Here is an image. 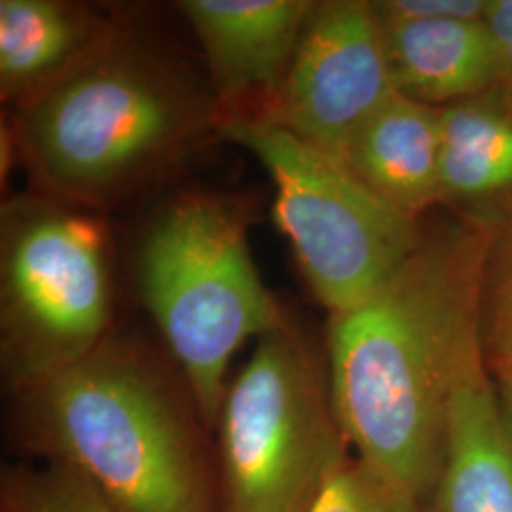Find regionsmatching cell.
Returning <instances> with one entry per match:
<instances>
[{"label":"cell","mask_w":512,"mask_h":512,"mask_svg":"<svg viewBox=\"0 0 512 512\" xmlns=\"http://www.w3.org/2000/svg\"><path fill=\"white\" fill-rule=\"evenodd\" d=\"M380 19L397 93L442 109L495 88L494 42L484 19L389 18L384 14Z\"/></svg>","instance_id":"12"},{"label":"cell","mask_w":512,"mask_h":512,"mask_svg":"<svg viewBox=\"0 0 512 512\" xmlns=\"http://www.w3.org/2000/svg\"><path fill=\"white\" fill-rule=\"evenodd\" d=\"M492 338L503 374L512 372V253L505 260L492 294Z\"/></svg>","instance_id":"19"},{"label":"cell","mask_w":512,"mask_h":512,"mask_svg":"<svg viewBox=\"0 0 512 512\" xmlns=\"http://www.w3.org/2000/svg\"><path fill=\"white\" fill-rule=\"evenodd\" d=\"M122 31L86 4L0 0V97L14 109L52 88Z\"/></svg>","instance_id":"10"},{"label":"cell","mask_w":512,"mask_h":512,"mask_svg":"<svg viewBox=\"0 0 512 512\" xmlns=\"http://www.w3.org/2000/svg\"><path fill=\"white\" fill-rule=\"evenodd\" d=\"M18 512H118L84 476L54 467L29 476L18 494Z\"/></svg>","instance_id":"16"},{"label":"cell","mask_w":512,"mask_h":512,"mask_svg":"<svg viewBox=\"0 0 512 512\" xmlns=\"http://www.w3.org/2000/svg\"><path fill=\"white\" fill-rule=\"evenodd\" d=\"M480 236L423 239L363 304L330 315L329 384L359 459L423 499L439 480L450 404L480 353Z\"/></svg>","instance_id":"1"},{"label":"cell","mask_w":512,"mask_h":512,"mask_svg":"<svg viewBox=\"0 0 512 512\" xmlns=\"http://www.w3.org/2000/svg\"><path fill=\"white\" fill-rule=\"evenodd\" d=\"M219 124L213 95L120 33L18 107L12 129L40 194L99 211L164 175Z\"/></svg>","instance_id":"2"},{"label":"cell","mask_w":512,"mask_h":512,"mask_svg":"<svg viewBox=\"0 0 512 512\" xmlns=\"http://www.w3.org/2000/svg\"><path fill=\"white\" fill-rule=\"evenodd\" d=\"M109 230L97 211L40 192L0 215V330L10 380L23 393L109 338Z\"/></svg>","instance_id":"5"},{"label":"cell","mask_w":512,"mask_h":512,"mask_svg":"<svg viewBox=\"0 0 512 512\" xmlns=\"http://www.w3.org/2000/svg\"><path fill=\"white\" fill-rule=\"evenodd\" d=\"M23 395L38 440L116 511L213 512L183 406L129 342L109 336Z\"/></svg>","instance_id":"3"},{"label":"cell","mask_w":512,"mask_h":512,"mask_svg":"<svg viewBox=\"0 0 512 512\" xmlns=\"http://www.w3.org/2000/svg\"><path fill=\"white\" fill-rule=\"evenodd\" d=\"M313 0H183L202 46L220 120H262L293 65Z\"/></svg>","instance_id":"9"},{"label":"cell","mask_w":512,"mask_h":512,"mask_svg":"<svg viewBox=\"0 0 512 512\" xmlns=\"http://www.w3.org/2000/svg\"><path fill=\"white\" fill-rule=\"evenodd\" d=\"M137 287L198 412L217 423L234 353L289 325L256 270L241 209L205 192L165 205L139 245Z\"/></svg>","instance_id":"4"},{"label":"cell","mask_w":512,"mask_h":512,"mask_svg":"<svg viewBox=\"0 0 512 512\" xmlns=\"http://www.w3.org/2000/svg\"><path fill=\"white\" fill-rule=\"evenodd\" d=\"M308 512H423L414 497L361 459H342Z\"/></svg>","instance_id":"15"},{"label":"cell","mask_w":512,"mask_h":512,"mask_svg":"<svg viewBox=\"0 0 512 512\" xmlns=\"http://www.w3.org/2000/svg\"><path fill=\"white\" fill-rule=\"evenodd\" d=\"M440 198L482 202L512 194V114L499 101L439 109Z\"/></svg>","instance_id":"14"},{"label":"cell","mask_w":512,"mask_h":512,"mask_svg":"<svg viewBox=\"0 0 512 512\" xmlns=\"http://www.w3.org/2000/svg\"><path fill=\"white\" fill-rule=\"evenodd\" d=\"M501 406H503V414H505V421L509 427L512 439V372L503 374V389H501Z\"/></svg>","instance_id":"20"},{"label":"cell","mask_w":512,"mask_h":512,"mask_svg":"<svg viewBox=\"0 0 512 512\" xmlns=\"http://www.w3.org/2000/svg\"><path fill=\"white\" fill-rule=\"evenodd\" d=\"M275 186L274 220L330 315L378 293L420 249L418 219L385 202L342 160L258 120H220Z\"/></svg>","instance_id":"6"},{"label":"cell","mask_w":512,"mask_h":512,"mask_svg":"<svg viewBox=\"0 0 512 512\" xmlns=\"http://www.w3.org/2000/svg\"><path fill=\"white\" fill-rule=\"evenodd\" d=\"M397 95L374 2H317L287 80L258 120L344 162L351 143Z\"/></svg>","instance_id":"8"},{"label":"cell","mask_w":512,"mask_h":512,"mask_svg":"<svg viewBox=\"0 0 512 512\" xmlns=\"http://www.w3.org/2000/svg\"><path fill=\"white\" fill-rule=\"evenodd\" d=\"M435 512H512V439L482 351L465 366L448 416Z\"/></svg>","instance_id":"11"},{"label":"cell","mask_w":512,"mask_h":512,"mask_svg":"<svg viewBox=\"0 0 512 512\" xmlns=\"http://www.w3.org/2000/svg\"><path fill=\"white\" fill-rule=\"evenodd\" d=\"M374 4L389 18L482 21L488 10V0H384Z\"/></svg>","instance_id":"18"},{"label":"cell","mask_w":512,"mask_h":512,"mask_svg":"<svg viewBox=\"0 0 512 512\" xmlns=\"http://www.w3.org/2000/svg\"><path fill=\"white\" fill-rule=\"evenodd\" d=\"M484 23L494 42L497 101L512 114V0H488Z\"/></svg>","instance_id":"17"},{"label":"cell","mask_w":512,"mask_h":512,"mask_svg":"<svg viewBox=\"0 0 512 512\" xmlns=\"http://www.w3.org/2000/svg\"><path fill=\"white\" fill-rule=\"evenodd\" d=\"M219 425L228 512H308L346 458L329 374L291 323L258 340Z\"/></svg>","instance_id":"7"},{"label":"cell","mask_w":512,"mask_h":512,"mask_svg":"<svg viewBox=\"0 0 512 512\" xmlns=\"http://www.w3.org/2000/svg\"><path fill=\"white\" fill-rule=\"evenodd\" d=\"M344 164L385 202L418 219L442 200L439 109L397 93L351 143Z\"/></svg>","instance_id":"13"}]
</instances>
